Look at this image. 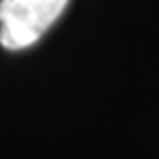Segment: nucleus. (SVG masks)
Returning <instances> with one entry per match:
<instances>
[{
    "label": "nucleus",
    "instance_id": "1",
    "mask_svg": "<svg viewBox=\"0 0 159 159\" xmlns=\"http://www.w3.org/2000/svg\"><path fill=\"white\" fill-rule=\"evenodd\" d=\"M65 6L67 0H0V44L6 50L35 44Z\"/></svg>",
    "mask_w": 159,
    "mask_h": 159
}]
</instances>
